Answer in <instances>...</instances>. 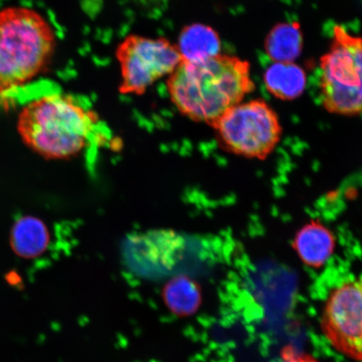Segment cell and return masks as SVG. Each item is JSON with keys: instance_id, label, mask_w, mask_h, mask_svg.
<instances>
[{"instance_id": "cell-1", "label": "cell", "mask_w": 362, "mask_h": 362, "mask_svg": "<svg viewBox=\"0 0 362 362\" xmlns=\"http://www.w3.org/2000/svg\"><path fill=\"white\" fill-rule=\"evenodd\" d=\"M172 103L182 115L211 126L255 89L250 65L219 54L199 62L181 61L167 80Z\"/></svg>"}, {"instance_id": "cell-2", "label": "cell", "mask_w": 362, "mask_h": 362, "mask_svg": "<svg viewBox=\"0 0 362 362\" xmlns=\"http://www.w3.org/2000/svg\"><path fill=\"white\" fill-rule=\"evenodd\" d=\"M57 47L51 23L34 8L0 10V105L47 70Z\"/></svg>"}, {"instance_id": "cell-3", "label": "cell", "mask_w": 362, "mask_h": 362, "mask_svg": "<svg viewBox=\"0 0 362 362\" xmlns=\"http://www.w3.org/2000/svg\"><path fill=\"white\" fill-rule=\"evenodd\" d=\"M97 115L67 94L43 95L26 103L17 129L27 146L49 160H62L87 146Z\"/></svg>"}, {"instance_id": "cell-4", "label": "cell", "mask_w": 362, "mask_h": 362, "mask_svg": "<svg viewBox=\"0 0 362 362\" xmlns=\"http://www.w3.org/2000/svg\"><path fill=\"white\" fill-rule=\"evenodd\" d=\"M320 97L333 115H362V37L339 25L333 29L329 52L320 58Z\"/></svg>"}, {"instance_id": "cell-5", "label": "cell", "mask_w": 362, "mask_h": 362, "mask_svg": "<svg viewBox=\"0 0 362 362\" xmlns=\"http://www.w3.org/2000/svg\"><path fill=\"white\" fill-rule=\"evenodd\" d=\"M211 127L228 151L260 160L274 152L282 136L277 113L260 99L230 107Z\"/></svg>"}, {"instance_id": "cell-6", "label": "cell", "mask_w": 362, "mask_h": 362, "mask_svg": "<svg viewBox=\"0 0 362 362\" xmlns=\"http://www.w3.org/2000/svg\"><path fill=\"white\" fill-rule=\"evenodd\" d=\"M121 70L122 94L142 95L156 81L170 76L180 65L177 45L163 38L130 35L116 49Z\"/></svg>"}, {"instance_id": "cell-7", "label": "cell", "mask_w": 362, "mask_h": 362, "mask_svg": "<svg viewBox=\"0 0 362 362\" xmlns=\"http://www.w3.org/2000/svg\"><path fill=\"white\" fill-rule=\"evenodd\" d=\"M320 329L339 354L362 362V277L347 280L330 291Z\"/></svg>"}, {"instance_id": "cell-8", "label": "cell", "mask_w": 362, "mask_h": 362, "mask_svg": "<svg viewBox=\"0 0 362 362\" xmlns=\"http://www.w3.org/2000/svg\"><path fill=\"white\" fill-rule=\"evenodd\" d=\"M293 247L303 264L319 269L332 259L336 251L337 239L327 226L313 220L298 230Z\"/></svg>"}, {"instance_id": "cell-9", "label": "cell", "mask_w": 362, "mask_h": 362, "mask_svg": "<svg viewBox=\"0 0 362 362\" xmlns=\"http://www.w3.org/2000/svg\"><path fill=\"white\" fill-rule=\"evenodd\" d=\"M49 243L47 226L36 217L22 216L13 224L11 245L18 256L24 259H35L47 250Z\"/></svg>"}, {"instance_id": "cell-10", "label": "cell", "mask_w": 362, "mask_h": 362, "mask_svg": "<svg viewBox=\"0 0 362 362\" xmlns=\"http://www.w3.org/2000/svg\"><path fill=\"white\" fill-rule=\"evenodd\" d=\"M264 80L269 93L283 101L300 98L307 83L305 71L293 62H274L264 72Z\"/></svg>"}, {"instance_id": "cell-11", "label": "cell", "mask_w": 362, "mask_h": 362, "mask_svg": "<svg viewBox=\"0 0 362 362\" xmlns=\"http://www.w3.org/2000/svg\"><path fill=\"white\" fill-rule=\"evenodd\" d=\"M177 45L182 61L199 62L221 54V42L218 33L204 24L185 26L179 36Z\"/></svg>"}, {"instance_id": "cell-12", "label": "cell", "mask_w": 362, "mask_h": 362, "mask_svg": "<svg viewBox=\"0 0 362 362\" xmlns=\"http://www.w3.org/2000/svg\"><path fill=\"white\" fill-rule=\"evenodd\" d=\"M162 298L172 314L183 318L197 313L200 309L202 288L187 276L179 275L166 283L163 288Z\"/></svg>"}, {"instance_id": "cell-13", "label": "cell", "mask_w": 362, "mask_h": 362, "mask_svg": "<svg viewBox=\"0 0 362 362\" xmlns=\"http://www.w3.org/2000/svg\"><path fill=\"white\" fill-rule=\"evenodd\" d=\"M267 55L275 62H293L300 56L303 34L298 22L279 23L265 39Z\"/></svg>"}, {"instance_id": "cell-14", "label": "cell", "mask_w": 362, "mask_h": 362, "mask_svg": "<svg viewBox=\"0 0 362 362\" xmlns=\"http://www.w3.org/2000/svg\"><path fill=\"white\" fill-rule=\"evenodd\" d=\"M278 362H320L314 356L296 349L288 345L281 350V355Z\"/></svg>"}, {"instance_id": "cell-15", "label": "cell", "mask_w": 362, "mask_h": 362, "mask_svg": "<svg viewBox=\"0 0 362 362\" xmlns=\"http://www.w3.org/2000/svg\"><path fill=\"white\" fill-rule=\"evenodd\" d=\"M165 1V0H140V2H142L143 4H158L160 2Z\"/></svg>"}]
</instances>
